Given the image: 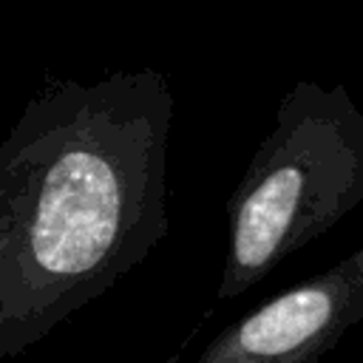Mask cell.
Wrapping results in <instances>:
<instances>
[{
    "label": "cell",
    "instance_id": "obj_3",
    "mask_svg": "<svg viewBox=\"0 0 363 363\" xmlns=\"http://www.w3.org/2000/svg\"><path fill=\"white\" fill-rule=\"evenodd\" d=\"M363 320V244L221 329L193 363H318Z\"/></svg>",
    "mask_w": 363,
    "mask_h": 363
},
{
    "label": "cell",
    "instance_id": "obj_1",
    "mask_svg": "<svg viewBox=\"0 0 363 363\" xmlns=\"http://www.w3.org/2000/svg\"><path fill=\"white\" fill-rule=\"evenodd\" d=\"M162 71L45 79L0 139V357L119 284L170 233Z\"/></svg>",
    "mask_w": 363,
    "mask_h": 363
},
{
    "label": "cell",
    "instance_id": "obj_2",
    "mask_svg": "<svg viewBox=\"0 0 363 363\" xmlns=\"http://www.w3.org/2000/svg\"><path fill=\"white\" fill-rule=\"evenodd\" d=\"M363 204V111L346 85L298 79L227 199L218 301L244 295L281 261Z\"/></svg>",
    "mask_w": 363,
    "mask_h": 363
}]
</instances>
